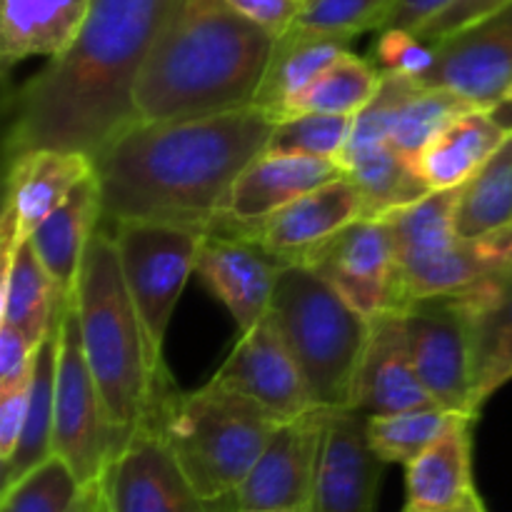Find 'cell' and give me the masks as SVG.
<instances>
[{"label":"cell","instance_id":"1","mask_svg":"<svg viewBox=\"0 0 512 512\" xmlns=\"http://www.w3.org/2000/svg\"><path fill=\"white\" fill-rule=\"evenodd\" d=\"M178 0H90L83 28L15 95L5 153L95 155L140 120L135 88Z\"/></svg>","mask_w":512,"mask_h":512},{"label":"cell","instance_id":"2","mask_svg":"<svg viewBox=\"0 0 512 512\" xmlns=\"http://www.w3.org/2000/svg\"><path fill=\"white\" fill-rule=\"evenodd\" d=\"M275 125L278 118L258 105L210 118L138 120L93 160L103 223L153 220L210 233Z\"/></svg>","mask_w":512,"mask_h":512},{"label":"cell","instance_id":"3","mask_svg":"<svg viewBox=\"0 0 512 512\" xmlns=\"http://www.w3.org/2000/svg\"><path fill=\"white\" fill-rule=\"evenodd\" d=\"M278 40L225 0H178L135 88L140 120H190L255 105Z\"/></svg>","mask_w":512,"mask_h":512},{"label":"cell","instance_id":"4","mask_svg":"<svg viewBox=\"0 0 512 512\" xmlns=\"http://www.w3.org/2000/svg\"><path fill=\"white\" fill-rule=\"evenodd\" d=\"M75 305L88 368L98 385L113 440V458L128 448L173 383L153 373L135 305L125 285L110 228L100 220L80 268Z\"/></svg>","mask_w":512,"mask_h":512},{"label":"cell","instance_id":"5","mask_svg":"<svg viewBox=\"0 0 512 512\" xmlns=\"http://www.w3.org/2000/svg\"><path fill=\"white\" fill-rule=\"evenodd\" d=\"M148 423L158 425L195 493L215 508L248 478L283 420L208 380L193 393L170 388Z\"/></svg>","mask_w":512,"mask_h":512},{"label":"cell","instance_id":"6","mask_svg":"<svg viewBox=\"0 0 512 512\" xmlns=\"http://www.w3.org/2000/svg\"><path fill=\"white\" fill-rule=\"evenodd\" d=\"M268 318L298 363L315 408H353L373 320L308 265H285Z\"/></svg>","mask_w":512,"mask_h":512},{"label":"cell","instance_id":"7","mask_svg":"<svg viewBox=\"0 0 512 512\" xmlns=\"http://www.w3.org/2000/svg\"><path fill=\"white\" fill-rule=\"evenodd\" d=\"M110 235L130 300L143 325L155 378L160 383H173L163 358L165 335L180 293L195 273L200 245L208 233L190 225L123 220L110 223Z\"/></svg>","mask_w":512,"mask_h":512},{"label":"cell","instance_id":"8","mask_svg":"<svg viewBox=\"0 0 512 512\" xmlns=\"http://www.w3.org/2000/svg\"><path fill=\"white\" fill-rule=\"evenodd\" d=\"M53 448L85 488L100 483L113 460L108 415L85 360L83 335L73 303H63L60 315Z\"/></svg>","mask_w":512,"mask_h":512},{"label":"cell","instance_id":"9","mask_svg":"<svg viewBox=\"0 0 512 512\" xmlns=\"http://www.w3.org/2000/svg\"><path fill=\"white\" fill-rule=\"evenodd\" d=\"M405 333L415 370L430 398L445 410L478 418L473 405L470 320L458 290L428 295L405 305Z\"/></svg>","mask_w":512,"mask_h":512},{"label":"cell","instance_id":"10","mask_svg":"<svg viewBox=\"0 0 512 512\" xmlns=\"http://www.w3.org/2000/svg\"><path fill=\"white\" fill-rule=\"evenodd\" d=\"M435 58L418 80L490 110L512 88V3L435 40Z\"/></svg>","mask_w":512,"mask_h":512},{"label":"cell","instance_id":"11","mask_svg":"<svg viewBox=\"0 0 512 512\" xmlns=\"http://www.w3.org/2000/svg\"><path fill=\"white\" fill-rule=\"evenodd\" d=\"M325 418L328 410L313 408L285 420L228 498L230 512H310Z\"/></svg>","mask_w":512,"mask_h":512},{"label":"cell","instance_id":"12","mask_svg":"<svg viewBox=\"0 0 512 512\" xmlns=\"http://www.w3.org/2000/svg\"><path fill=\"white\" fill-rule=\"evenodd\" d=\"M300 265L328 280L370 320L398 310V258L393 230L385 218L355 220Z\"/></svg>","mask_w":512,"mask_h":512},{"label":"cell","instance_id":"13","mask_svg":"<svg viewBox=\"0 0 512 512\" xmlns=\"http://www.w3.org/2000/svg\"><path fill=\"white\" fill-rule=\"evenodd\" d=\"M100 498L105 512H213L185 478L155 423H145L110 460L100 478Z\"/></svg>","mask_w":512,"mask_h":512},{"label":"cell","instance_id":"14","mask_svg":"<svg viewBox=\"0 0 512 512\" xmlns=\"http://www.w3.org/2000/svg\"><path fill=\"white\" fill-rule=\"evenodd\" d=\"M385 465L370 445L363 413L328 410L310 512H375Z\"/></svg>","mask_w":512,"mask_h":512},{"label":"cell","instance_id":"15","mask_svg":"<svg viewBox=\"0 0 512 512\" xmlns=\"http://www.w3.org/2000/svg\"><path fill=\"white\" fill-rule=\"evenodd\" d=\"M210 383L245 395L283 423L315 408L298 363L268 315L255 328L240 333Z\"/></svg>","mask_w":512,"mask_h":512},{"label":"cell","instance_id":"16","mask_svg":"<svg viewBox=\"0 0 512 512\" xmlns=\"http://www.w3.org/2000/svg\"><path fill=\"white\" fill-rule=\"evenodd\" d=\"M283 268V260L253 235L208 233L200 245L195 273L228 308L238 333H245L268 315Z\"/></svg>","mask_w":512,"mask_h":512},{"label":"cell","instance_id":"17","mask_svg":"<svg viewBox=\"0 0 512 512\" xmlns=\"http://www.w3.org/2000/svg\"><path fill=\"white\" fill-rule=\"evenodd\" d=\"M93 158L70 150H28L8 158L5 208L0 223L3 255L13 253L33 230L93 175Z\"/></svg>","mask_w":512,"mask_h":512},{"label":"cell","instance_id":"18","mask_svg":"<svg viewBox=\"0 0 512 512\" xmlns=\"http://www.w3.org/2000/svg\"><path fill=\"white\" fill-rule=\"evenodd\" d=\"M343 173L338 160L263 150L235 180L228 213L210 233L253 235L260 220Z\"/></svg>","mask_w":512,"mask_h":512},{"label":"cell","instance_id":"19","mask_svg":"<svg viewBox=\"0 0 512 512\" xmlns=\"http://www.w3.org/2000/svg\"><path fill=\"white\" fill-rule=\"evenodd\" d=\"M360 218H365L363 195L343 173L260 220L253 238L285 265H300L320 245Z\"/></svg>","mask_w":512,"mask_h":512},{"label":"cell","instance_id":"20","mask_svg":"<svg viewBox=\"0 0 512 512\" xmlns=\"http://www.w3.org/2000/svg\"><path fill=\"white\" fill-rule=\"evenodd\" d=\"M428 405L438 403L430 398L415 370L403 313L388 310L373 318V330L355 385L353 408L365 418H375V415L405 413Z\"/></svg>","mask_w":512,"mask_h":512},{"label":"cell","instance_id":"21","mask_svg":"<svg viewBox=\"0 0 512 512\" xmlns=\"http://www.w3.org/2000/svg\"><path fill=\"white\" fill-rule=\"evenodd\" d=\"M470 320L473 405H483L512 380V273L458 290Z\"/></svg>","mask_w":512,"mask_h":512},{"label":"cell","instance_id":"22","mask_svg":"<svg viewBox=\"0 0 512 512\" xmlns=\"http://www.w3.org/2000/svg\"><path fill=\"white\" fill-rule=\"evenodd\" d=\"M505 273H512V223L475 238L458 235L435 258L398 270V310L418 298L453 293Z\"/></svg>","mask_w":512,"mask_h":512},{"label":"cell","instance_id":"23","mask_svg":"<svg viewBox=\"0 0 512 512\" xmlns=\"http://www.w3.org/2000/svg\"><path fill=\"white\" fill-rule=\"evenodd\" d=\"M100 220H103V208H100V188L93 170V175H88L28 238L40 263L53 278L63 303L75 298L80 268Z\"/></svg>","mask_w":512,"mask_h":512},{"label":"cell","instance_id":"24","mask_svg":"<svg viewBox=\"0 0 512 512\" xmlns=\"http://www.w3.org/2000/svg\"><path fill=\"white\" fill-rule=\"evenodd\" d=\"M473 415H460L430 448L405 465L408 508L405 512L443 510L475 493Z\"/></svg>","mask_w":512,"mask_h":512},{"label":"cell","instance_id":"25","mask_svg":"<svg viewBox=\"0 0 512 512\" xmlns=\"http://www.w3.org/2000/svg\"><path fill=\"white\" fill-rule=\"evenodd\" d=\"M90 0H0L3 68L28 58H55L75 40Z\"/></svg>","mask_w":512,"mask_h":512},{"label":"cell","instance_id":"26","mask_svg":"<svg viewBox=\"0 0 512 512\" xmlns=\"http://www.w3.org/2000/svg\"><path fill=\"white\" fill-rule=\"evenodd\" d=\"M505 138L508 133L488 110H468L425 145L415 165L430 190H458L493 158Z\"/></svg>","mask_w":512,"mask_h":512},{"label":"cell","instance_id":"27","mask_svg":"<svg viewBox=\"0 0 512 512\" xmlns=\"http://www.w3.org/2000/svg\"><path fill=\"white\" fill-rule=\"evenodd\" d=\"M350 40L328 38V35H308L290 30L275 43L265 78L260 83L255 105L268 110L273 118H288L295 100L303 90L343 53H348Z\"/></svg>","mask_w":512,"mask_h":512},{"label":"cell","instance_id":"28","mask_svg":"<svg viewBox=\"0 0 512 512\" xmlns=\"http://www.w3.org/2000/svg\"><path fill=\"white\" fill-rule=\"evenodd\" d=\"M340 165L363 195L365 218H385L433 193L418 165L390 143L345 150Z\"/></svg>","mask_w":512,"mask_h":512},{"label":"cell","instance_id":"29","mask_svg":"<svg viewBox=\"0 0 512 512\" xmlns=\"http://www.w3.org/2000/svg\"><path fill=\"white\" fill-rule=\"evenodd\" d=\"M58 288L45 265L35 255L30 240L20 243L13 253L3 255V305L0 323L23 330L33 343H43L60 313Z\"/></svg>","mask_w":512,"mask_h":512},{"label":"cell","instance_id":"30","mask_svg":"<svg viewBox=\"0 0 512 512\" xmlns=\"http://www.w3.org/2000/svg\"><path fill=\"white\" fill-rule=\"evenodd\" d=\"M60 315L63 305L55 318L53 328L40 343L35 355L33 378H30V400L25 413L23 433H20L18 448L13 458L3 463V488L13 485L40 463L53 458V435H55V368H58V343H60Z\"/></svg>","mask_w":512,"mask_h":512},{"label":"cell","instance_id":"31","mask_svg":"<svg viewBox=\"0 0 512 512\" xmlns=\"http://www.w3.org/2000/svg\"><path fill=\"white\" fill-rule=\"evenodd\" d=\"M455 205L458 190H433L418 203L385 215L393 230L398 270L415 268L455 243Z\"/></svg>","mask_w":512,"mask_h":512},{"label":"cell","instance_id":"32","mask_svg":"<svg viewBox=\"0 0 512 512\" xmlns=\"http://www.w3.org/2000/svg\"><path fill=\"white\" fill-rule=\"evenodd\" d=\"M512 223V133L493 158L458 188L455 228L460 238H475Z\"/></svg>","mask_w":512,"mask_h":512},{"label":"cell","instance_id":"33","mask_svg":"<svg viewBox=\"0 0 512 512\" xmlns=\"http://www.w3.org/2000/svg\"><path fill=\"white\" fill-rule=\"evenodd\" d=\"M383 73L373 60L355 53H343L335 58L308 88L295 100L293 113H330L358 115L378 93Z\"/></svg>","mask_w":512,"mask_h":512},{"label":"cell","instance_id":"34","mask_svg":"<svg viewBox=\"0 0 512 512\" xmlns=\"http://www.w3.org/2000/svg\"><path fill=\"white\" fill-rule=\"evenodd\" d=\"M468 110L480 108H475L450 90L425 88L415 80L413 88L405 93V98L395 108L393 123H390V145L415 163L425 145Z\"/></svg>","mask_w":512,"mask_h":512},{"label":"cell","instance_id":"35","mask_svg":"<svg viewBox=\"0 0 512 512\" xmlns=\"http://www.w3.org/2000/svg\"><path fill=\"white\" fill-rule=\"evenodd\" d=\"M460 415L465 413H453L440 405L375 415V418H368L370 445L388 465H408L425 448H430Z\"/></svg>","mask_w":512,"mask_h":512},{"label":"cell","instance_id":"36","mask_svg":"<svg viewBox=\"0 0 512 512\" xmlns=\"http://www.w3.org/2000/svg\"><path fill=\"white\" fill-rule=\"evenodd\" d=\"M353 120L355 115L293 113L278 120L265 150L340 163L353 135Z\"/></svg>","mask_w":512,"mask_h":512},{"label":"cell","instance_id":"37","mask_svg":"<svg viewBox=\"0 0 512 512\" xmlns=\"http://www.w3.org/2000/svg\"><path fill=\"white\" fill-rule=\"evenodd\" d=\"M83 490L85 485L75 478L70 465L53 455L3 488L0 512H70Z\"/></svg>","mask_w":512,"mask_h":512},{"label":"cell","instance_id":"38","mask_svg":"<svg viewBox=\"0 0 512 512\" xmlns=\"http://www.w3.org/2000/svg\"><path fill=\"white\" fill-rule=\"evenodd\" d=\"M398 0H305L293 30L308 35L353 40L365 30H380Z\"/></svg>","mask_w":512,"mask_h":512},{"label":"cell","instance_id":"39","mask_svg":"<svg viewBox=\"0 0 512 512\" xmlns=\"http://www.w3.org/2000/svg\"><path fill=\"white\" fill-rule=\"evenodd\" d=\"M433 45L420 40L410 30H378L373 48V63L383 75H405L420 80L433 65Z\"/></svg>","mask_w":512,"mask_h":512},{"label":"cell","instance_id":"40","mask_svg":"<svg viewBox=\"0 0 512 512\" xmlns=\"http://www.w3.org/2000/svg\"><path fill=\"white\" fill-rule=\"evenodd\" d=\"M38 348L40 345L33 343L23 330L0 323V393L33 378Z\"/></svg>","mask_w":512,"mask_h":512},{"label":"cell","instance_id":"41","mask_svg":"<svg viewBox=\"0 0 512 512\" xmlns=\"http://www.w3.org/2000/svg\"><path fill=\"white\" fill-rule=\"evenodd\" d=\"M230 8L280 40L295 28L305 0H225Z\"/></svg>","mask_w":512,"mask_h":512},{"label":"cell","instance_id":"42","mask_svg":"<svg viewBox=\"0 0 512 512\" xmlns=\"http://www.w3.org/2000/svg\"><path fill=\"white\" fill-rule=\"evenodd\" d=\"M508 3H512V0H458V3L450 5L445 13H440L438 18L430 20L428 25H423L415 35H418L420 40H425V43H435V40L445 38V35L455 33V30L485 18V15L495 13V10L503 8V5Z\"/></svg>","mask_w":512,"mask_h":512},{"label":"cell","instance_id":"43","mask_svg":"<svg viewBox=\"0 0 512 512\" xmlns=\"http://www.w3.org/2000/svg\"><path fill=\"white\" fill-rule=\"evenodd\" d=\"M30 400V380L0 393V465L13 458L25 425Z\"/></svg>","mask_w":512,"mask_h":512},{"label":"cell","instance_id":"44","mask_svg":"<svg viewBox=\"0 0 512 512\" xmlns=\"http://www.w3.org/2000/svg\"><path fill=\"white\" fill-rule=\"evenodd\" d=\"M453 3H458V0H398L380 30L400 28L410 30V33H418L423 25H428L430 20L445 13Z\"/></svg>","mask_w":512,"mask_h":512},{"label":"cell","instance_id":"45","mask_svg":"<svg viewBox=\"0 0 512 512\" xmlns=\"http://www.w3.org/2000/svg\"><path fill=\"white\" fill-rule=\"evenodd\" d=\"M70 512H105L103 510V498H100V483L88 485L80 495V500L75 503V508Z\"/></svg>","mask_w":512,"mask_h":512},{"label":"cell","instance_id":"46","mask_svg":"<svg viewBox=\"0 0 512 512\" xmlns=\"http://www.w3.org/2000/svg\"><path fill=\"white\" fill-rule=\"evenodd\" d=\"M488 113L493 115V120L505 130V133L508 135L512 133V88L508 90V95H505L498 105H493V108L488 110Z\"/></svg>","mask_w":512,"mask_h":512},{"label":"cell","instance_id":"47","mask_svg":"<svg viewBox=\"0 0 512 512\" xmlns=\"http://www.w3.org/2000/svg\"><path fill=\"white\" fill-rule=\"evenodd\" d=\"M428 512H488L483 505V498H480V493L475 490L473 495H468L465 500H460V503L450 505V508H443V510H428Z\"/></svg>","mask_w":512,"mask_h":512},{"label":"cell","instance_id":"48","mask_svg":"<svg viewBox=\"0 0 512 512\" xmlns=\"http://www.w3.org/2000/svg\"><path fill=\"white\" fill-rule=\"evenodd\" d=\"M213 512H215V508H213Z\"/></svg>","mask_w":512,"mask_h":512}]
</instances>
